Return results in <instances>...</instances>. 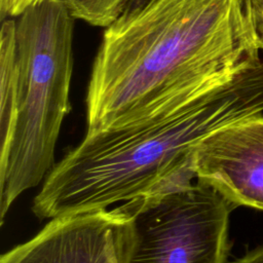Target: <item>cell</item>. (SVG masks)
<instances>
[{
  "label": "cell",
  "instance_id": "6da1fadb",
  "mask_svg": "<svg viewBox=\"0 0 263 263\" xmlns=\"http://www.w3.org/2000/svg\"><path fill=\"white\" fill-rule=\"evenodd\" d=\"M259 50L248 0H134L95 54L86 134L183 103L261 60Z\"/></svg>",
  "mask_w": 263,
  "mask_h": 263
},
{
  "label": "cell",
  "instance_id": "7a4b0ae2",
  "mask_svg": "<svg viewBox=\"0 0 263 263\" xmlns=\"http://www.w3.org/2000/svg\"><path fill=\"white\" fill-rule=\"evenodd\" d=\"M263 111V60L231 79L136 123L95 134L69 151L33 199L40 219L108 209L193 167L199 142Z\"/></svg>",
  "mask_w": 263,
  "mask_h": 263
},
{
  "label": "cell",
  "instance_id": "3957f363",
  "mask_svg": "<svg viewBox=\"0 0 263 263\" xmlns=\"http://www.w3.org/2000/svg\"><path fill=\"white\" fill-rule=\"evenodd\" d=\"M17 112L0 145V220L53 167L54 147L70 106L74 18L61 0H40L16 17Z\"/></svg>",
  "mask_w": 263,
  "mask_h": 263
},
{
  "label": "cell",
  "instance_id": "277c9868",
  "mask_svg": "<svg viewBox=\"0 0 263 263\" xmlns=\"http://www.w3.org/2000/svg\"><path fill=\"white\" fill-rule=\"evenodd\" d=\"M119 206L118 263H226L232 206L193 167Z\"/></svg>",
  "mask_w": 263,
  "mask_h": 263
},
{
  "label": "cell",
  "instance_id": "5b68a950",
  "mask_svg": "<svg viewBox=\"0 0 263 263\" xmlns=\"http://www.w3.org/2000/svg\"><path fill=\"white\" fill-rule=\"evenodd\" d=\"M195 178L234 208L263 211V115L217 129L194 149Z\"/></svg>",
  "mask_w": 263,
  "mask_h": 263
},
{
  "label": "cell",
  "instance_id": "8992f818",
  "mask_svg": "<svg viewBox=\"0 0 263 263\" xmlns=\"http://www.w3.org/2000/svg\"><path fill=\"white\" fill-rule=\"evenodd\" d=\"M120 206L66 215L4 253L0 263H117Z\"/></svg>",
  "mask_w": 263,
  "mask_h": 263
},
{
  "label": "cell",
  "instance_id": "52a82bcc",
  "mask_svg": "<svg viewBox=\"0 0 263 263\" xmlns=\"http://www.w3.org/2000/svg\"><path fill=\"white\" fill-rule=\"evenodd\" d=\"M18 66L16 48V20H2L0 30V127L3 144L13 126L17 112Z\"/></svg>",
  "mask_w": 263,
  "mask_h": 263
},
{
  "label": "cell",
  "instance_id": "ba28073f",
  "mask_svg": "<svg viewBox=\"0 0 263 263\" xmlns=\"http://www.w3.org/2000/svg\"><path fill=\"white\" fill-rule=\"evenodd\" d=\"M74 20L107 28L134 0H61Z\"/></svg>",
  "mask_w": 263,
  "mask_h": 263
},
{
  "label": "cell",
  "instance_id": "9c48e42d",
  "mask_svg": "<svg viewBox=\"0 0 263 263\" xmlns=\"http://www.w3.org/2000/svg\"><path fill=\"white\" fill-rule=\"evenodd\" d=\"M249 14L257 46L263 51V0H248Z\"/></svg>",
  "mask_w": 263,
  "mask_h": 263
},
{
  "label": "cell",
  "instance_id": "30bf717a",
  "mask_svg": "<svg viewBox=\"0 0 263 263\" xmlns=\"http://www.w3.org/2000/svg\"><path fill=\"white\" fill-rule=\"evenodd\" d=\"M40 0H11L10 2V11L9 16L16 17L24 10H26L29 6L39 2ZM8 16V17H9Z\"/></svg>",
  "mask_w": 263,
  "mask_h": 263
},
{
  "label": "cell",
  "instance_id": "8fae6325",
  "mask_svg": "<svg viewBox=\"0 0 263 263\" xmlns=\"http://www.w3.org/2000/svg\"><path fill=\"white\" fill-rule=\"evenodd\" d=\"M234 263H263V247L248 253Z\"/></svg>",
  "mask_w": 263,
  "mask_h": 263
},
{
  "label": "cell",
  "instance_id": "7c38bea8",
  "mask_svg": "<svg viewBox=\"0 0 263 263\" xmlns=\"http://www.w3.org/2000/svg\"><path fill=\"white\" fill-rule=\"evenodd\" d=\"M10 1L11 0H0V8L2 10H7L10 6Z\"/></svg>",
  "mask_w": 263,
  "mask_h": 263
},
{
  "label": "cell",
  "instance_id": "4fadbf2b",
  "mask_svg": "<svg viewBox=\"0 0 263 263\" xmlns=\"http://www.w3.org/2000/svg\"><path fill=\"white\" fill-rule=\"evenodd\" d=\"M117 263H118V260H117Z\"/></svg>",
  "mask_w": 263,
  "mask_h": 263
}]
</instances>
